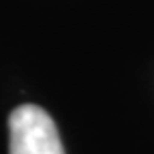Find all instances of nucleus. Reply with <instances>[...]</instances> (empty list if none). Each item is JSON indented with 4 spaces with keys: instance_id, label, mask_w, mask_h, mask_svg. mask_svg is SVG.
Segmentation results:
<instances>
[{
    "instance_id": "f257e3e1",
    "label": "nucleus",
    "mask_w": 154,
    "mask_h": 154,
    "mask_svg": "<svg viewBox=\"0 0 154 154\" xmlns=\"http://www.w3.org/2000/svg\"><path fill=\"white\" fill-rule=\"evenodd\" d=\"M9 154H64L51 116L38 105H19L9 116Z\"/></svg>"
}]
</instances>
